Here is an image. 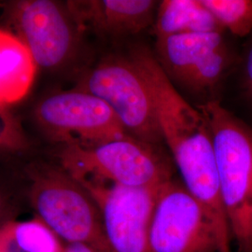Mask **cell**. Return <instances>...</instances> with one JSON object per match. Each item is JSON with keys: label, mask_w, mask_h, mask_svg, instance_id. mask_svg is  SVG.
I'll list each match as a JSON object with an SVG mask.
<instances>
[{"label": "cell", "mask_w": 252, "mask_h": 252, "mask_svg": "<svg viewBox=\"0 0 252 252\" xmlns=\"http://www.w3.org/2000/svg\"><path fill=\"white\" fill-rule=\"evenodd\" d=\"M128 55L152 94L163 142L189 193L206 209L216 230L219 252H234L233 238L217 172L211 131L198 108L189 105L162 71L147 46L134 45Z\"/></svg>", "instance_id": "cell-1"}, {"label": "cell", "mask_w": 252, "mask_h": 252, "mask_svg": "<svg viewBox=\"0 0 252 252\" xmlns=\"http://www.w3.org/2000/svg\"><path fill=\"white\" fill-rule=\"evenodd\" d=\"M27 198L36 217L63 243L110 252L99 209L90 193L58 163L30 162L24 168Z\"/></svg>", "instance_id": "cell-2"}, {"label": "cell", "mask_w": 252, "mask_h": 252, "mask_svg": "<svg viewBox=\"0 0 252 252\" xmlns=\"http://www.w3.org/2000/svg\"><path fill=\"white\" fill-rule=\"evenodd\" d=\"M197 108L211 131L220 194L236 252H252V129L218 100Z\"/></svg>", "instance_id": "cell-3"}, {"label": "cell", "mask_w": 252, "mask_h": 252, "mask_svg": "<svg viewBox=\"0 0 252 252\" xmlns=\"http://www.w3.org/2000/svg\"><path fill=\"white\" fill-rule=\"evenodd\" d=\"M58 164L78 181L160 189L173 180L171 160L158 146L126 136L102 144L61 146Z\"/></svg>", "instance_id": "cell-4"}, {"label": "cell", "mask_w": 252, "mask_h": 252, "mask_svg": "<svg viewBox=\"0 0 252 252\" xmlns=\"http://www.w3.org/2000/svg\"><path fill=\"white\" fill-rule=\"evenodd\" d=\"M74 89L104 101L126 132L140 141L163 142L152 94L129 55H109L81 75Z\"/></svg>", "instance_id": "cell-5"}, {"label": "cell", "mask_w": 252, "mask_h": 252, "mask_svg": "<svg viewBox=\"0 0 252 252\" xmlns=\"http://www.w3.org/2000/svg\"><path fill=\"white\" fill-rule=\"evenodd\" d=\"M34 119L42 133L61 146L90 147L131 136L104 101L77 89L42 98Z\"/></svg>", "instance_id": "cell-6"}, {"label": "cell", "mask_w": 252, "mask_h": 252, "mask_svg": "<svg viewBox=\"0 0 252 252\" xmlns=\"http://www.w3.org/2000/svg\"><path fill=\"white\" fill-rule=\"evenodd\" d=\"M172 84L197 96L218 90L234 63L223 32L181 34L156 38L153 52Z\"/></svg>", "instance_id": "cell-7"}, {"label": "cell", "mask_w": 252, "mask_h": 252, "mask_svg": "<svg viewBox=\"0 0 252 252\" xmlns=\"http://www.w3.org/2000/svg\"><path fill=\"white\" fill-rule=\"evenodd\" d=\"M7 15L37 68L59 71L77 58L82 33L65 4L52 0L15 1L8 6Z\"/></svg>", "instance_id": "cell-8"}, {"label": "cell", "mask_w": 252, "mask_h": 252, "mask_svg": "<svg viewBox=\"0 0 252 252\" xmlns=\"http://www.w3.org/2000/svg\"><path fill=\"white\" fill-rule=\"evenodd\" d=\"M216 230L206 209L182 182L159 189L149 234V252H218Z\"/></svg>", "instance_id": "cell-9"}, {"label": "cell", "mask_w": 252, "mask_h": 252, "mask_svg": "<svg viewBox=\"0 0 252 252\" xmlns=\"http://www.w3.org/2000/svg\"><path fill=\"white\" fill-rule=\"evenodd\" d=\"M99 209L110 252H149V234L159 189L79 181Z\"/></svg>", "instance_id": "cell-10"}, {"label": "cell", "mask_w": 252, "mask_h": 252, "mask_svg": "<svg viewBox=\"0 0 252 252\" xmlns=\"http://www.w3.org/2000/svg\"><path fill=\"white\" fill-rule=\"evenodd\" d=\"M81 33L124 39L153 27L159 2L153 0H74L65 3Z\"/></svg>", "instance_id": "cell-11"}, {"label": "cell", "mask_w": 252, "mask_h": 252, "mask_svg": "<svg viewBox=\"0 0 252 252\" xmlns=\"http://www.w3.org/2000/svg\"><path fill=\"white\" fill-rule=\"evenodd\" d=\"M35 61L14 33L0 29V103L8 106L23 99L35 79Z\"/></svg>", "instance_id": "cell-12"}, {"label": "cell", "mask_w": 252, "mask_h": 252, "mask_svg": "<svg viewBox=\"0 0 252 252\" xmlns=\"http://www.w3.org/2000/svg\"><path fill=\"white\" fill-rule=\"evenodd\" d=\"M156 38L209 32H224L201 0L159 2L153 26Z\"/></svg>", "instance_id": "cell-13"}, {"label": "cell", "mask_w": 252, "mask_h": 252, "mask_svg": "<svg viewBox=\"0 0 252 252\" xmlns=\"http://www.w3.org/2000/svg\"><path fill=\"white\" fill-rule=\"evenodd\" d=\"M0 252H65V244L37 217L0 226Z\"/></svg>", "instance_id": "cell-14"}, {"label": "cell", "mask_w": 252, "mask_h": 252, "mask_svg": "<svg viewBox=\"0 0 252 252\" xmlns=\"http://www.w3.org/2000/svg\"><path fill=\"white\" fill-rule=\"evenodd\" d=\"M219 26L236 36L252 32V0H201Z\"/></svg>", "instance_id": "cell-15"}, {"label": "cell", "mask_w": 252, "mask_h": 252, "mask_svg": "<svg viewBox=\"0 0 252 252\" xmlns=\"http://www.w3.org/2000/svg\"><path fill=\"white\" fill-rule=\"evenodd\" d=\"M27 135L17 118L0 103V157L13 156L29 149Z\"/></svg>", "instance_id": "cell-16"}, {"label": "cell", "mask_w": 252, "mask_h": 252, "mask_svg": "<svg viewBox=\"0 0 252 252\" xmlns=\"http://www.w3.org/2000/svg\"><path fill=\"white\" fill-rule=\"evenodd\" d=\"M27 197V185H20L11 174L0 170V226L15 220Z\"/></svg>", "instance_id": "cell-17"}, {"label": "cell", "mask_w": 252, "mask_h": 252, "mask_svg": "<svg viewBox=\"0 0 252 252\" xmlns=\"http://www.w3.org/2000/svg\"><path fill=\"white\" fill-rule=\"evenodd\" d=\"M244 87L252 102V41L245 51L243 60Z\"/></svg>", "instance_id": "cell-18"}, {"label": "cell", "mask_w": 252, "mask_h": 252, "mask_svg": "<svg viewBox=\"0 0 252 252\" xmlns=\"http://www.w3.org/2000/svg\"><path fill=\"white\" fill-rule=\"evenodd\" d=\"M65 252H96L90 247L83 244H67L65 245Z\"/></svg>", "instance_id": "cell-19"}]
</instances>
